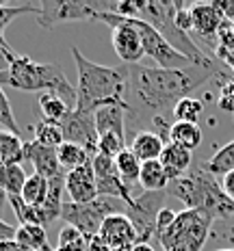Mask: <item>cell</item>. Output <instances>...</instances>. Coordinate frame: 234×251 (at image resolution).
<instances>
[{
    "label": "cell",
    "mask_w": 234,
    "mask_h": 251,
    "mask_svg": "<svg viewBox=\"0 0 234 251\" xmlns=\"http://www.w3.org/2000/svg\"><path fill=\"white\" fill-rule=\"evenodd\" d=\"M98 137L102 134H117L126 139V106L122 104H104L93 111Z\"/></svg>",
    "instance_id": "obj_17"
},
{
    "label": "cell",
    "mask_w": 234,
    "mask_h": 251,
    "mask_svg": "<svg viewBox=\"0 0 234 251\" xmlns=\"http://www.w3.org/2000/svg\"><path fill=\"white\" fill-rule=\"evenodd\" d=\"M56 251H89V238H85L76 227L65 226L59 232Z\"/></svg>",
    "instance_id": "obj_35"
},
{
    "label": "cell",
    "mask_w": 234,
    "mask_h": 251,
    "mask_svg": "<svg viewBox=\"0 0 234 251\" xmlns=\"http://www.w3.org/2000/svg\"><path fill=\"white\" fill-rule=\"evenodd\" d=\"M78 70L76 87V111L93 113L104 104H122L126 106V87H128V65L106 67L89 61L76 46H72Z\"/></svg>",
    "instance_id": "obj_2"
},
{
    "label": "cell",
    "mask_w": 234,
    "mask_h": 251,
    "mask_svg": "<svg viewBox=\"0 0 234 251\" xmlns=\"http://www.w3.org/2000/svg\"><path fill=\"white\" fill-rule=\"evenodd\" d=\"M176 26L182 33L189 35L193 30V18H191V9L184 7L182 2H176Z\"/></svg>",
    "instance_id": "obj_38"
},
{
    "label": "cell",
    "mask_w": 234,
    "mask_h": 251,
    "mask_svg": "<svg viewBox=\"0 0 234 251\" xmlns=\"http://www.w3.org/2000/svg\"><path fill=\"white\" fill-rule=\"evenodd\" d=\"M0 87L54 93L61 100H65L70 108H76V87L67 80L63 70L52 63H39L30 56H15L9 70L0 72Z\"/></svg>",
    "instance_id": "obj_3"
},
{
    "label": "cell",
    "mask_w": 234,
    "mask_h": 251,
    "mask_svg": "<svg viewBox=\"0 0 234 251\" xmlns=\"http://www.w3.org/2000/svg\"><path fill=\"white\" fill-rule=\"evenodd\" d=\"M50 182V188H48V197H46V203L41 206L44 210V217H46V226H50L54 219H61V210H63V191H65V176H56L52 177Z\"/></svg>",
    "instance_id": "obj_24"
},
{
    "label": "cell",
    "mask_w": 234,
    "mask_h": 251,
    "mask_svg": "<svg viewBox=\"0 0 234 251\" xmlns=\"http://www.w3.org/2000/svg\"><path fill=\"white\" fill-rule=\"evenodd\" d=\"M202 115H204V102L197 100V98H182V100L174 106L171 117H174L176 122L197 124Z\"/></svg>",
    "instance_id": "obj_34"
},
{
    "label": "cell",
    "mask_w": 234,
    "mask_h": 251,
    "mask_svg": "<svg viewBox=\"0 0 234 251\" xmlns=\"http://www.w3.org/2000/svg\"><path fill=\"white\" fill-rule=\"evenodd\" d=\"M130 251H156V249H154L150 243H137Z\"/></svg>",
    "instance_id": "obj_46"
},
{
    "label": "cell",
    "mask_w": 234,
    "mask_h": 251,
    "mask_svg": "<svg viewBox=\"0 0 234 251\" xmlns=\"http://www.w3.org/2000/svg\"><path fill=\"white\" fill-rule=\"evenodd\" d=\"M0 128L9 130V132H13V134H20V126L15 122L11 102H9V98H7V93H4L2 87H0Z\"/></svg>",
    "instance_id": "obj_36"
},
{
    "label": "cell",
    "mask_w": 234,
    "mask_h": 251,
    "mask_svg": "<svg viewBox=\"0 0 234 251\" xmlns=\"http://www.w3.org/2000/svg\"><path fill=\"white\" fill-rule=\"evenodd\" d=\"M111 214H126V203L117 197H98L89 203H74L65 201L61 219L67 226L76 227L85 238H93L100 234L102 223L106 221Z\"/></svg>",
    "instance_id": "obj_7"
},
{
    "label": "cell",
    "mask_w": 234,
    "mask_h": 251,
    "mask_svg": "<svg viewBox=\"0 0 234 251\" xmlns=\"http://www.w3.org/2000/svg\"><path fill=\"white\" fill-rule=\"evenodd\" d=\"M24 141L20 134H13L9 130L0 128V169L9 165H22L24 156Z\"/></svg>",
    "instance_id": "obj_21"
},
{
    "label": "cell",
    "mask_w": 234,
    "mask_h": 251,
    "mask_svg": "<svg viewBox=\"0 0 234 251\" xmlns=\"http://www.w3.org/2000/svg\"><path fill=\"white\" fill-rule=\"evenodd\" d=\"M33 141L39 145H44V148H59L61 143H63V130H61L59 124H52V122H46V119H41L33 126Z\"/></svg>",
    "instance_id": "obj_33"
},
{
    "label": "cell",
    "mask_w": 234,
    "mask_h": 251,
    "mask_svg": "<svg viewBox=\"0 0 234 251\" xmlns=\"http://www.w3.org/2000/svg\"><path fill=\"white\" fill-rule=\"evenodd\" d=\"M217 106H219L221 111L234 115V82H228V85L221 87L219 100H217Z\"/></svg>",
    "instance_id": "obj_39"
},
{
    "label": "cell",
    "mask_w": 234,
    "mask_h": 251,
    "mask_svg": "<svg viewBox=\"0 0 234 251\" xmlns=\"http://www.w3.org/2000/svg\"><path fill=\"white\" fill-rule=\"evenodd\" d=\"M15 238V227H11L7 221L0 219V243L2 240H13Z\"/></svg>",
    "instance_id": "obj_43"
},
{
    "label": "cell",
    "mask_w": 234,
    "mask_h": 251,
    "mask_svg": "<svg viewBox=\"0 0 234 251\" xmlns=\"http://www.w3.org/2000/svg\"><path fill=\"white\" fill-rule=\"evenodd\" d=\"M128 20L139 30V35H141L145 56H150L158 67H163V70H186V67H193V63L186 59L184 54H180L154 26H150L145 20H139V18H128Z\"/></svg>",
    "instance_id": "obj_9"
},
{
    "label": "cell",
    "mask_w": 234,
    "mask_h": 251,
    "mask_svg": "<svg viewBox=\"0 0 234 251\" xmlns=\"http://www.w3.org/2000/svg\"><path fill=\"white\" fill-rule=\"evenodd\" d=\"M98 238L102 240L111 251H130L139 243L137 232L126 214H111L102 223Z\"/></svg>",
    "instance_id": "obj_14"
},
{
    "label": "cell",
    "mask_w": 234,
    "mask_h": 251,
    "mask_svg": "<svg viewBox=\"0 0 234 251\" xmlns=\"http://www.w3.org/2000/svg\"><path fill=\"white\" fill-rule=\"evenodd\" d=\"M65 191L70 195V201L74 203H89L98 200V184H96V174H93L91 160L85 167L76 171L65 174Z\"/></svg>",
    "instance_id": "obj_15"
},
{
    "label": "cell",
    "mask_w": 234,
    "mask_h": 251,
    "mask_svg": "<svg viewBox=\"0 0 234 251\" xmlns=\"http://www.w3.org/2000/svg\"><path fill=\"white\" fill-rule=\"evenodd\" d=\"M176 214H178V212L169 210V208H163V210H160L158 219H156V232H154L156 240H160V236H163V234L169 229V226L174 223V219H176Z\"/></svg>",
    "instance_id": "obj_40"
},
{
    "label": "cell",
    "mask_w": 234,
    "mask_h": 251,
    "mask_svg": "<svg viewBox=\"0 0 234 251\" xmlns=\"http://www.w3.org/2000/svg\"><path fill=\"white\" fill-rule=\"evenodd\" d=\"M141 165L143 163L132 154V151H130V148H126L124 151H119V154L115 156V169H117L119 177H122V182L130 188V191H132L134 184H139Z\"/></svg>",
    "instance_id": "obj_26"
},
{
    "label": "cell",
    "mask_w": 234,
    "mask_h": 251,
    "mask_svg": "<svg viewBox=\"0 0 234 251\" xmlns=\"http://www.w3.org/2000/svg\"><path fill=\"white\" fill-rule=\"evenodd\" d=\"M15 52L13 50H4V48H0V72H4V70H9V65H11V61L15 59Z\"/></svg>",
    "instance_id": "obj_42"
},
{
    "label": "cell",
    "mask_w": 234,
    "mask_h": 251,
    "mask_svg": "<svg viewBox=\"0 0 234 251\" xmlns=\"http://www.w3.org/2000/svg\"><path fill=\"white\" fill-rule=\"evenodd\" d=\"M189 9H191V18H193V30H197L204 39L215 37L223 18L219 9L215 4H204V2L191 4Z\"/></svg>",
    "instance_id": "obj_19"
},
{
    "label": "cell",
    "mask_w": 234,
    "mask_h": 251,
    "mask_svg": "<svg viewBox=\"0 0 234 251\" xmlns=\"http://www.w3.org/2000/svg\"><path fill=\"white\" fill-rule=\"evenodd\" d=\"M115 11V2H76V0H41L37 24L52 30L61 24L72 22H98V13Z\"/></svg>",
    "instance_id": "obj_8"
},
{
    "label": "cell",
    "mask_w": 234,
    "mask_h": 251,
    "mask_svg": "<svg viewBox=\"0 0 234 251\" xmlns=\"http://www.w3.org/2000/svg\"><path fill=\"white\" fill-rule=\"evenodd\" d=\"M124 150H126V139L117 137V134H102L100 141H98V154L115 158L119 151H124Z\"/></svg>",
    "instance_id": "obj_37"
},
{
    "label": "cell",
    "mask_w": 234,
    "mask_h": 251,
    "mask_svg": "<svg viewBox=\"0 0 234 251\" xmlns=\"http://www.w3.org/2000/svg\"><path fill=\"white\" fill-rule=\"evenodd\" d=\"M221 188H223V193L234 201V171L221 177Z\"/></svg>",
    "instance_id": "obj_41"
},
{
    "label": "cell",
    "mask_w": 234,
    "mask_h": 251,
    "mask_svg": "<svg viewBox=\"0 0 234 251\" xmlns=\"http://www.w3.org/2000/svg\"><path fill=\"white\" fill-rule=\"evenodd\" d=\"M98 22H104L113 28V48H115V54L124 61V65H139V61L145 56V50L141 35L132 26V22L128 18H122V15L108 11L98 13Z\"/></svg>",
    "instance_id": "obj_10"
},
{
    "label": "cell",
    "mask_w": 234,
    "mask_h": 251,
    "mask_svg": "<svg viewBox=\"0 0 234 251\" xmlns=\"http://www.w3.org/2000/svg\"><path fill=\"white\" fill-rule=\"evenodd\" d=\"M26 180H28V176H26L22 165H9V167L0 169V186L4 188V193H7L9 197L22 195Z\"/></svg>",
    "instance_id": "obj_30"
},
{
    "label": "cell",
    "mask_w": 234,
    "mask_h": 251,
    "mask_svg": "<svg viewBox=\"0 0 234 251\" xmlns=\"http://www.w3.org/2000/svg\"><path fill=\"white\" fill-rule=\"evenodd\" d=\"M0 251H33V249H26L20 243H15V240H2L0 243Z\"/></svg>",
    "instance_id": "obj_44"
},
{
    "label": "cell",
    "mask_w": 234,
    "mask_h": 251,
    "mask_svg": "<svg viewBox=\"0 0 234 251\" xmlns=\"http://www.w3.org/2000/svg\"><path fill=\"white\" fill-rule=\"evenodd\" d=\"M158 160L171 182V180H178V177L189 174L191 163H193V151L180 148V145H176V143H167Z\"/></svg>",
    "instance_id": "obj_18"
},
{
    "label": "cell",
    "mask_w": 234,
    "mask_h": 251,
    "mask_svg": "<svg viewBox=\"0 0 234 251\" xmlns=\"http://www.w3.org/2000/svg\"><path fill=\"white\" fill-rule=\"evenodd\" d=\"M93 165V174H96V184H98V195L102 197H117L124 203H132V193L130 188L122 182L117 169H115V158L111 156H104V154H96L91 158Z\"/></svg>",
    "instance_id": "obj_13"
},
{
    "label": "cell",
    "mask_w": 234,
    "mask_h": 251,
    "mask_svg": "<svg viewBox=\"0 0 234 251\" xmlns=\"http://www.w3.org/2000/svg\"><path fill=\"white\" fill-rule=\"evenodd\" d=\"M215 70L186 67V70H163V67L128 65L126 87V130L134 134L152 128L156 117L174 113V106L182 98H191Z\"/></svg>",
    "instance_id": "obj_1"
},
{
    "label": "cell",
    "mask_w": 234,
    "mask_h": 251,
    "mask_svg": "<svg viewBox=\"0 0 234 251\" xmlns=\"http://www.w3.org/2000/svg\"><path fill=\"white\" fill-rule=\"evenodd\" d=\"M56 156H59L61 169L67 171V174H70V171L80 169V167H85L93 158L85 148L74 145V143H61L59 148H56Z\"/></svg>",
    "instance_id": "obj_27"
},
{
    "label": "cell",
    "mask_w": 234,
    "mask_h": 251,
    "mask_svg": "<svg viewBox=\"0 0 234 251\" xmlns=\"http://www.w3.org/2000/svg\"><path fill=\"white\" fill-rule=\"evenodd\" d=\"M37 104H39V111L44 115V119L46 122H52V124H61L67 115H70V111H74V108L67 106L65 100H61L54 93H41Z\"/></svg>",
    "instance_id": "obj_29"
},
{
    "label": "cell",
    "mask_w": 234,
    "mask_h": 251,
    "mask_svg": "<svg viewBox=\"0 0 234 251\" xmlns=\"http://www.w3.org/2000/svg\"><path fill=\"white\" fill-rule=\"evenodd\" d=\"M54 251H56V249H54Z\"/></svg>",
    "instance_id": "obj_48"
},
{
    "label": "cell",
    "mask_w": 234,
    "mask_h": 251,
    "mask_svg": "<svg viewBox=\"0 0 234 251\" xmlns=\"http://www.w3.org/2000/svg\"><path fill=\"white\" fill-rule=\"evenodd\" d=\"M48 188H50V182L46 180V177H41L37 174H30L28 180H26V184H24L22 200L28 203V206L41 208L46 203V197H48Z\"/></svg>",
    "instance_id": "obj_32"
},
{
    "label": "cell",
    "mask_w": 234,
    "mask_h": 251,
    "mask_svg": "<svg viewBox=\"0 0 234 251\" xmlns=\"http://www.w3.org/2000/svg\"><path fill=\"white\" fill-rule=\"evenodd\" d=\"M204 169L212 176H228L234 171V141L226 143L210 156V160L204 165Z\"/></svg>",
    "instance_id": "obj_31"
},
{
    "label": "cell",
    "mask_w": 234,
    "mask_h": 251,
    "mask_svg": "<svg viewBox=\"0 0 234 251\" xmlns=\"http://www.w3.org/2000/svg\"><path fill=\"white\" fill-rule=\"evenodd\" d=\"M63 130V143H74L80 145L89 151L91 156L98 154V130H96V119L93 113H82V111H70V115L59 124Z\"/></svg>",
    "instance_id": "obj_12"
},
{
    "label": "cell",
    "mask_w": 234,
    "mask_h": 251,
    "mask_svg": "<svg viewBox=\"0 0 234 251\" xmlns=\"http://www.w3.org/2000/svg\"><path fill=\"white\" fill-rule=\"evenodd\" d=\"M215 251H234V247H226V249H215Z\"/></svg>",
    "instance_id": "obj_47"
},
{
    "label": "cell",
    "mask_w": 234,
    "mask_h": 251,
    "mask_svg": "<svg viewBox=\"0 0 234 251\" xmlns=\"http://www.w3.org/2000/svg\"><path fill=\"white\" fill-rule=\"evenodd\" d=\"M165 197L167 193H141L126 206V217L137 232L139 243H150V238H154L156 219L165 208Z\"/></svg>",
    "instance_id": "obj_11"
},
{
    "label": "cell",
    "mask_w": 234,
    "mask_h": 251,
    "mask_svg": "<svg viewBox=\"0 0 234 251\" xmlns=\"http://www.w3.org/2000/svg\"><path fill=\"white\" fill-rule=\"evenodd\" d=\"M28 13L37 18L39 15V4H18V7H11V4L0 2V48L11 50L7 37H4V30H7V26L11 24L15 18H20V15H28Z\"/></svg>",
    "instance_id": "obj_28"
},
{
    "label": "cell",
    "mask_w": 234,
    "mask_h": 251,
    "mask_svg": "<svg viewBox=\"0 0 234 251\" xmlns=\"http://www.w3.org/2000/svg\"><path fill=\"white\" fill-rule=\"evenodd\" d=\"M9 210V195L4 193V188L0 186V219L4 221V214Z\"/></svg>",
    "instance_id": "obj_45"
},
{
    "label": "cell",
    "mask_w": 234,
    "mask_h": 251,
    "mask_svg": "<svg viewBox=\"0 0 234 251\" xmlns=\"http://www.w3.org/2000/svg\"><path fill=\"white\" fill-rule=\"evenodd\" d=\"M165 141L152 130H143V132L134 134L130 141V151L137 156L141 163H150V160H158L165 150Z\"/></svg>",
    "instance_id": "obj_20"
},
{
    "label": "cell",
    "mask_w": 234,
    "mask_h": 251,
    "mask_svg": "<svg viewBox=\"0 0 234 251\" xmlns=\"http://www.w3.org/2000/svg\"><path fill=\"white\" fill-rule=\"evenodd\" d=\"M13 240L33 251H54L48 243V234H46L44 226H18Z\"/></svg>",
    "instance_id": "obj_25"
},
{
    "label": "cell",
    "mask_w": 234,
    "mask_h": 251,
    "mask_svg": "<svg viewBox=\"0 0 234 251\" xmlns=\"http://www.w3.org/2000/svg\"><path fill=\"white\" fill-rule=\"evenodd\" d=\"M139 186L143 193H165L169 186V176L165 174L160 160H150L141 165V174H139Z\"/></svg>",
    "instance_id": "obj_22"
},
{
    "label": "cell",
    "mask_w": 234,
    "mask_h": 251,
    "mask_svg": "<svg viewBox=\"0 0 234 251\" xmlns=\"http://www.w3.org/2000/svg\"><path fill=\"white\" fill-rule=\"evenodd\" d=\"M139 20H145L150 26H154L165 39L174 46L180 54H184L193 65L215 70V63L193 44V39L176 26V2H160V0H143L141 15Z\"/></svg>",
    "instance_id": "obj_5"
},
{
    "label": "cell",
    "mask_w": 234,
    "mask_h": 251,
    "mask_svg": "<svg viewBox=\"0 0 234 251\" xmlns=\"http://www.w3.org/2000/svg\"><path fill=\"white\" fill-rule=\"evenodd\" d=\"M215 219L197 208H184L176 214L174 223L160 236L163 251H202L212 232Z\"/></svg>",
    "instance_id": "obj_6"
},
{
    "label": "cell",
    "mask_w": 234,
    "mask_h": 251,
    "mask_svg": "<svg viewBox=\"0 0 234 251\" xmlns=\"http://www.w3.org/2000/svg\"><path fill=\"white\" fill-rule=\"evenodd\" d=\"M24 156H26V160H30V165L35 167V174L46 177V180H52V177L63 174L54 148H44V145L30 141V143L24 145Z\"/></svg>",
    "instance_id": "obj_16"
},
{
    "label": "cell",
    "mask_w": 234,
    "mask_h": 251,
    "mask_svg": "<svg viewBox=\"0 0 234 251\" xmlns=\"http://www.w3.org/2000/svg\"><path fill=\"white\" fill-rule=\"evenodd\" d=\"M202 139H204V132L197 124H186V122H174L169 130V143H176L180 148L193 151L195 148L202 145Z\"/></svg>",
    "instance_id": "obj_23"
},
{
    "label": "cell",
    "mask_w": 234,
    "mask_h": 251,
    "mask_svg": "<svg viewBox=\"0 0 234 251\" xmlns=\"http://www.w3.org/2000/svg\"><path fill=\"white\" fill-rule=\"evenodd\" d=\"M165 193L180 200L186 208L208 212L215 221H226L234 217V201L223 193L215 176L208 174L204 167H197L178 180H171Z\"/></svg>",
    "instance_id": "obj_4"
}]
</instances>
